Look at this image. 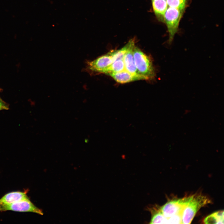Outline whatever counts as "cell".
I'll use <instances>...</instances> for the list:
<instances>
[{
	"label": "cell",
	"mask_w": 224,
	"mask_h": 224,
	"mask_svg": "<svg viewBox=\"0 0 224 224\" xmlns=\"http://www.w3.org/2000/svg\"><path fill=\"white\" fill-rule=\"evenodd\" d=\"M135 44L133 45L125 54L123 59L125 70L132 74L143 78L147 80L144 76L140 75L138 72L135 64L133 50Z\"/></svg>",
	"instance_id": "8"
},
{
	"label": "cell",
	"mask_w": 224,
	"mask_h": 224,
	"mask_svg": "<svg viewBox=\"0 0 224 224\" xmlns=\"http://www.w3.org/2000/svg\"><path fill=\"white\" fill-rule=\"evenodd\" d=\"M125 70L123 59H119L112 63L104 71V73L117 72Z\"/></svg>",
	"instance_id": "14"
},
{
	"label": "cell",
	"mask_w": 224,
	"mask_h": 224,
	"mask_svg": "<svg viewBox=\"0 0 224 224\" xmlns=\"http://www.w3.org/2000/svg\"><path fill=\"white\" fill-rule=\"evenodd\" d=\"M134 44H135L134 40L132 39L130 40L122 48L110 52L109 53L112 56L113 62L119 59H123L125 54L129 49Z\"/></svg>",
	"instance_id": "12"
},
{
	"label": "cell",
	"mask_w": 224,
	"mask_h": 224,
	"mask_svg": "<svg viewBox=\"0 0 224 224\" xmlns=\"http://www.w3.org/2000/svg\"><path fill=\"white\" fill-rule=\"evenodd\" d=\"M2 89L0 88V92L1 91Z\"/></svg>",
	"instance_id": "17"
},
{
	"label": "cell",
	"mask_w": 224,
	"mask_h": 224,
	"mask_svg": "<svg viewBox=\"0 0 224 224\" xmlns=\"http://www.w3.org/2000/svg\"><path fill=\"white\" fill-rule=\"evenodd\" d=\"M204 222L206 224H223V211H217L208 216L204 219Z\"/></svg>",
	"instance_id": "13"
},
{
	"label": "cell",
	"mask_w": 224,
	"mask_h": 224,
	"mask_svg": "<svg viewBox=\"0 0 224 224\" xmlns=\"http://www.w3.org/2000/svg\"><path fill=\"white\" fill-rule=\"evenodd\" d=\"M168 7L177 8L184 11L188 4L189 0H166Z\"/></svg>",
	"instance_id": "15"
},
{
	"label": "cell",
	"mask_w": 224,
	"mask_h": 224,
	"mask_svg": "<svg viewBox=\"0 0 224 224\" xmlns=\"http://www.w3.org/2000/svg\"><path fill=\"white\" fill-rule=\"evenodd\" d=\"M152 6L157 20L164 22L165 13L168 8L166 0H151Z\"/></svg>",
	"instance_id": "10"
},
{
	"label": "cell",
	"mask_w": 224,
	"mask_h": 224,
	"mask_svg": "<svg viewBox=\"0 0 224 224\" xmlns=\"http://www.w3.org/2000/svg\"><path fill=\"white\" fill-rule=\"evenodd\" d=\"M9 210L22 212H32L41 215L43 214L42 210L35 206L29 199L10 204L0 205V212Z\"/></svg>",
	"instance_id": "6"
},
{
	"label": "cell",
	"mask_w": 224,
	"mask_h": 224,
	"mask_svg": "<svg viewBox=\"0 0 224 224\" xmlns=\"http://www.w3.org/2000/svg\"><path fill=\"white\" fill-rule=\"evenodd\" d=\"M133 53L135 64L139 73L147 80L154 78L155 70L150 58L135 46L133 48Z\"/></svg>",
	"instance_id": "1"
},
{
	"label": "cell",
	"mask_w": 224,
	"mask_h": 224,
	"mask_svg": "<svg viewBox=\"0 0 224 224\" xmlns=\"http://www.w3.org/2000/svg\"><path fill=\"white\" fill-rule=\"evenodd\" d=\"M207 197L202 194H195L184 208L182 216V224H190L197 212L202 207L211 203Z\"/></svg>",
	"instance_id": "2"
},
{
	"label": "cell",
	"mask_w": 224,
	"mask_h": 224,
	"mask_svg": "<svg viewBox=\"0 0 224 224\" xmlns=\"http://www.w3.org/2000/svg\"><path fill=\"white\" fill-rule=\"evenodd\" d=\"M27 192L26 189L23 192L14 191L7 193L0 199V205L10 204L29 199L27 195Z\"/></svg>",
	"instance_id": "7"
},
{
	"label": "cell",
	"mask_w": 224,
	"mask_h": 224,
	"mask_svg": "<svg viewBox=\"0 0 224 224\" xmlns=\"http://www.w3.org/2000/svg\"><path fill=\"white\" fill-rule=\"evenodd\" d=\"M113 63L112 56L109 53L93 61H87L85 70L90 74L103 73L105 70Z\"/></svg>",
	"instance_id": "5"
},
{
	"label": "cell",
	"mask_w": 224,
	"mask_h": 224,
	"mask_svg": "<svg viewBox=\"0 0 224 224\" xmlns=\"http://www.w3.org/2000/svg\"><path fill=\"white\" fill-rule=\"evenodd\" d=\"M9 109V105L0 98V110Z\"/></svg>",
	"instance_id": "16"
},
{
	"label": "cell",
	"mask_w": 224,
	"mask_h": 224,
	"mask_svg": "<svg viewBox=\"0 0 224 224\" xmlns=\"http://www.w3.org/2000/svg\"><path fill=\"white\" fill-rule=\"evenodd\" d=\"M148 209L152 215L150 224H168V218L164 215L160 207H152Z\"/></svg>",
	"instance_id": "11"
},
{
	"label": "cell",
	"mask_w": 224,
	"mask_h": 224,
	"mask_svg": "<svg viewBox=\"0 0 224 224\" xmlns=\"http://www.w3.org/2000/svg\"><path fill=\"white\" fill-rule=\"evenodd\" d=\"M115 81L121 83H125L140 80H145L141 77L134 75L125 70L108 74Z\"/></svg>",
	"instance_id": "9"
},
{
	"label": "cell",
	"mask_w": 224,
	"mask_h": 224,
	"mask_svg": "<svg viewBox=\"0 0 224 224\" xmlns=\"http://www.w3.org/2000/svg\"><path fill=\"white\" fill-rule=\"evenodd\" d=\"M192 196L169 201L160 207L161 210L164 215L168 218L179 213L183 212L184 208L192 199Z\"/></svg>",
	"instance_id": "4"
},
{
	"label": "cell",
	"mask_w": 224,
	"mask_h": 224,
	"mask_svg": "<svg viewBox=\"0 0 224 224\" xmlns=\"http://www.w3.org/2000/svg\"><path fill=\"white\" fill-rule=\"evenodd\" d=\"M184 11L168 7L164 15V21L167 26L169 35L167 43L170 45L178 30L180 21Z\"/></svg>",
	"instance_id": "3"
}]
</instances>
